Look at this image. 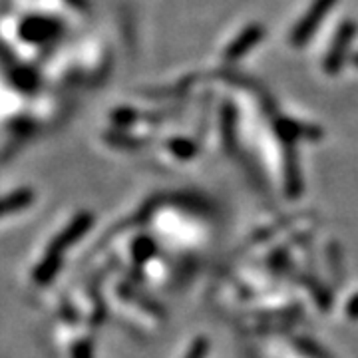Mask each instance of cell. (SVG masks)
Returning a JSON list of instances; mask_svg holds the SVG:
<instances>
[{
	"instance_id": "cell-4",
	"label": "cell",
	"mask_w": 358,
	"mask_h": 358,
	"mask_svg": "<svg viewBox=\"0 0 358 358\" xmlns=\"http://www.w3.org/2000/svg\"><path fill=\"white\" fill-rule=\"evenodd\" d=\"M350 34H352V26H345V28L341 30V34H338V38H336V44H334L333 50L329 54V64H327L329 70H333V68H336V66L341 64V60H343V56H345L346 46H348V40H350Z\"/></svg>"
},
{
	"instance_id": "cell-3",
	"label": "cell",
	"mask_w": 358,
	"mask_h": 358,
	"mask_svg": "<svg viewBox=\"0 0 358 358\" xmlns=\"http://www.w3.org/2000/svg\"><path fill=\"white\" fill-rule=\"evenodd\" d=\"M261 32H263V30H261L259 26H253V28L245 30L243 36L237 38V42L227 50V56H229V58H239V56L249 50L253 44H257V40L261 38Z\"/></svg>"
},
{
	"instance_id": "cell-1",
	"label": "cell",
	"mask_w": 358,
	"mask_h": 358,
	"mask_svg": "<svg viewBox=\"0 0 358 358\" xmlns=\"http://www.w3.org/2000/svg\"><path fill=\"white\" fill-rule=\"evenodd\" d=\"M18 34L26 42H46L60 34V24L44 16H30L20 24Z\"/></svg>"
},
{
	"instance_id": "cell-2",
	"label": "cell",
	"mask_w": 358,
	"mask_h": 358,
	"mask_svg": "<svg viewBox=\"0 0 358 358\" xmlns=\"http://www.w3.org/2000/svg\"><path fill=\"white\" fill-rule=\"evenodd\" d=\"M334 0H315V4L310 6V13L299 22V26L294 28L293 32V44H305L308 36L315 32V28L319 26V22L324 18V14L329 13V8L333 6Z\"/></svg>"
}]
</instances>
